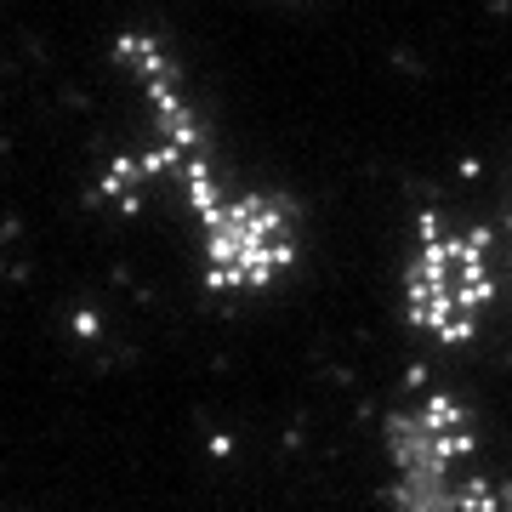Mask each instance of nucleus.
Segmentation results:
<instances>
[{
	"mask_svg": "<svg viewBox=\"0 0 512 512\" xmlns=\"http://www.w3.org/2000/svg\"><path fill=\"white\" fill-rule=\"evenodd\" d=\"M495 234H501V256H507V291H512V188H507V211L495 222Z\"/></svg>",
	"mask_w": 512,
	"mask_h": 512,
	"instance_id": "20e7f679",
	"label": "nucleus"
},
{
	"mask_svg": "<svg viewBox=\"0 0 512 512\" xmlns=\"http://www.w3.org/2000/svg\"><path fill=\"white\" fill-rule=\"evenodd\" d=\"M114 69L137 109V143L120 154L131 194L177 200L194 245V274L222 302H256L302 268V211L274 188L245 183L217 154V131L160 29H120Z\"/></svg>",
	"mask_w": 512,
	"mask_h": 512,
	"instance_id": "f257e3e1",
	"label": "nucleus"
},
{
	"mask_svg": "<svg viewBox=\"0 0 512 512\" xmlns=\"http://www.w3.org/2000/svg\"><path fill=\"white\" fill-rule=\"evenodd\" d=\"M507 302V256L495 222L421 211L399 268L404 325L433 348H473Z\"/></svg>",
	"mask_w": 512,
	"mask_h": 512,
	"instance_id": "7ed1b4c3",
	"label": "nucleus"
},
{
	"mask_svg": "<svg viewBox=\"0 0 512 512\" xmlns=\"http://www.w3.org/2000/svg\"><path fill=\"white\" fill-rule=\"evenodd\" d=\"M382 495L393 512H512V478L456 387H410L382 427Z\"/></svg>",
	"mask_w": 512,
	"mask_h": 512,
	"instance_id": "f03ea898",
	"label": "nucleus"
}]
</instances>
